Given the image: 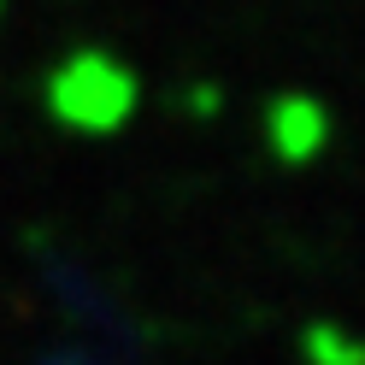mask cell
<instances>
[{
    "label": "cell",
    "mask_w": 365,
    "mask_h": 365,
    "mask_svg": "<svg viewBox=\"0 0 365 365\" xmlns=\"http://www.w3.org/2000/svg\"><path fill=\"white\" fill-rule=\"evenodd\" d=\"M41 101H48L53 124L71 135H118L135 118V106H142V83H135V71L118 53L77 48L48 71Z\"/></svg>",
    "instance_id": "obj_1"
},
{
    "label": "cell",
    "mask_w": 365,
    "mask_h": 365,
    "mask_svg": "<svg viewBox=\"0 0 365 365\" xmlns=\"http://www.w3.org/2000/svg\"><path fill=\"white\" fill-rule=\"evenodd\" d=\"M265 142H271L277 159L307 165V159H318L324 142H330V112L318 106L312 95H277L265 106Z\"/></svg>",
    "instance_id": "obj_2"
},
{
    "label": "cell",
    "mask_w": 365,
    "mask_h": 365,
    "mask_svg": "<svg viewBox=\"0 0 365 365\" xmlns=\"http://www.w3.org/2000/svg\"><path fill=\"white\" fill-rule=\"evenodd\" d=\"M301 348H307V359H312V365H365V341H359V336H348V330L336 324V318L312 324Z\"/></svg>",
    "instance_id": "obj_3"
}]
</instances>
